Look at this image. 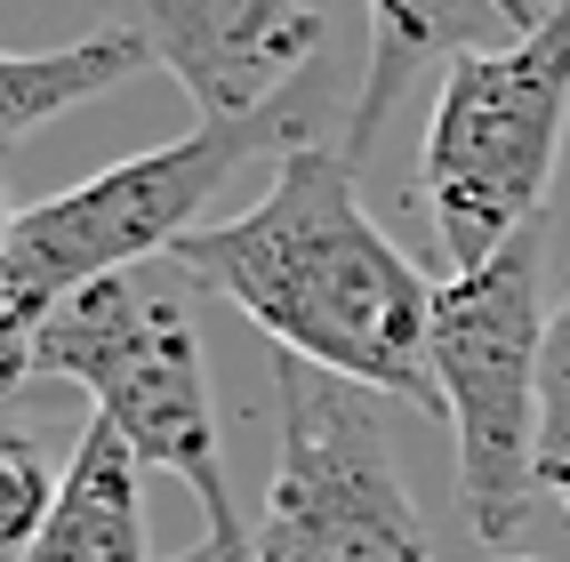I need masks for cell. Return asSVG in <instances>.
Here are the masks:
<instances>
[{"mask_svg": "<svg viewBox=\"0 0 570 562\" xmlns=\"http://www.w3.org/2000/svg\"><path fill=\"white\" fill-rule=\"evenodd\" d=\"M177 266L249 314L282 354L442 418L426 362L434 282L362 209V169L337 145H282L274 185L225 225H194Z\"/></svg>", "mask_w": 570, "mask_h": 562, "instance_id": "obj_1", "label": "cell"}, {"mask_svg": "<svg viewBox=\"0 0 570 562\" xmlns=\"http://www.w3.org/2000/svg\"><path fill=\"white\" fill-rule=\"evenodd\" d=\"M194 274L177 257L105 274L81 297H65L41 329L32 369L81 386L112 434L137 450V466L177 474L194 491L217 546H249V522L225 474L217 442V402H209V362H202V322H194Z\"/></svg>", "mask_w": 570, "mask_h": 562, "instance_id": "obj_2", "label": "cell"}, {"mask_svg": "<svg viewBox=\"0 0 570 562\" xmlns=\"http://www.w3.org/2000/svg\"><path fill=\"white\" fill-rule=\"evenodd\" d=\"M562 129H570V0H554L514 41L442 65L417 177H426L450 274L490 266L514 234L539 225L562 161Z\"/></svg>", "mask_w": 570, "mask_h": 562, "instance_id": "obj_3", "label": "cell"}, {"mask_svg": "<svg viewBox=\"0 0 570 562\" xmlns=\"http://www.w3.org/2000/svg\"><path fill=\"white\" fill-rule=\"evenodd\" d=\"M547 217L490 266L434 282L426 362L459 434V506L482 546L522 539L539 499V354H547Z\"/></svg>", "mask_w": 570, "mask_h": 562, "instance_id": "obj_4", "label": "cell"}, {"mask_svg": "<svg viewBox=\"0 0 570 562\" xmlns=\"http://www.w3.org/2000/svg\"><path fill=\"white\" fill-rule=\"evenodd\" d=\"M274 394H282V450L265 482V514L249 531V562H434L417 522L394 442L377 402L354 378L297 362L274 346ZM490 562H539V554H490Z\"/></svg>", "mask_w": 570, "mask_h": 562, "instance_id": "obj_5", "label": "cell"}, {"mask_svg": "<svg viewBox=\"0 0 570 562\" xmlns=\"http://www.w3.org/2000/svg\"><path fill=\"white\" fill-rule=\"evenodd\" d=\"M257 137H265V121L257 129L194 121L177 145L129 154V161L65 185V194H49V201L17 209L9 257H0V297L24 306L49 329V314L65 306V297H81L89 282L169 257L202 225V209L217 201V185L257 154Z\"/></svg>", "mask_w": 570, "mask_h": 562, "instance_id": "obj_6", "label": "cell"}, {"mask_svg": "<svg viewBox=\"0 0 570 562\" xmlns=\"http://www.w3.org/2000/svg\"><path fill=\"white\" fill-rule=\"evenodd\" d=\"M121 41L145 49L194 97L202 121L257 129L274 121L282 89L322 57V0H105Z\"/></svg>", "mask_w": 570, "mask_h": 562, "instance_id": "obj_7", "label": "cell"}, {"mask_svg": "<svg viewBox=\"0 0 570 562\" xmlns=\"http://www.w3.org/2000/svg\"><path fill=\"white\" fill-rule=\"evenodd\" d=\"M539 17H547L539 0H370V65H362V89L346 105L337 154L362 169L377 154V129L394 121L402 89L426 65H459L474 49H499L514 32H530Z\"/></svg>", "mask_w": 570, "mask_h": 562, "instance_id": "obj_8", "label": "cell"}, {"mask_svg": "<svg viewBox=\"0 0 570 562\" xmlns=\"http://www.w3.org/2000/svg\"><path fill=\"white\" fill-rule=\"evenodd\" d=\"M137 450L112 434L105 418L81 426L65 459V482H57V506L41 522L24 562H154L145 546V499H137Z\"/></svg>", "mask_w": 570, "mask_h": 562, "instance_id": "obj_9", "label": "cell"}, {"mask_svg": "<svg viewBox=\"0 0 570 562\" xmlns=\"http://www.w3.org/2000/svg\"><path fill=\"white\" fill-rule=\"evenodd\" d=\"M145 72V49L121 41V32H89V41H65V49H0V145L32 137L57 112H81L97 97H112L121 81Z\"/></svg>", "mask_w": 570, "mask_h": 562, "instance_id": "obj_10", "label": "cell"}, {"mask_svg": "<svg viewBox=\"0 0 570 562\" xmlns=\"http://www.w3.org/2000/svg\"><path fill=\"white\" fill-rule=\"evenodd\" d=\"M57 482H65V466H49L24 434H0V562L32 554V539H41V522L57 506Z\"/></svg>", "mask_w": 570, "mask_h": 562, "instance_id": "obj_11", "label": "cell"}, {"mask_svg": "<svg viewBox=\"0 0 570 562\" xmlns=\"http://www.w3.org/2000/svg\"><path fill=\"white\" fill-rule=\"evenodd\" d=\"M539 491H570V289L547 314V354H539Z\"/></svg>", "mask_w": 570, "mask_h": 562, "instance_id": "obj_12", "label": "cell"}, {"mask_svg": "<svg viewBox=\"0 0 570 562\" xmlns=\"http://www.w3.org/2000/svg\"><path fill=\"white\" fill-rule=\"evenodd\" d=\"M32 354H41V322L0 297V394H17L24 378H41V369H32Z\"/></svg>", "mask_w": 570, "mask_h": 562, "instance_id": "obj_13", "label": "cell"}, {"mask_svg": "<svg viewBox=\"0 0 570 562\" xmlns=\"http://www.w3.org/2000/svg\"><path fill=\"white\" fill-rule=\"evenodd\" d=\"M9 234H17V201H9V185H0V257H9Z\"/></svg>", "mask_w": 570, "mask_h": 562, "instance_id": "obj_14", "label": "cell"}, {"mask_svg": "<svg viewBox=\"0 0 570 562\" xmlns=\"http://www.w3.org/2000/svg\"><path fill=\"white\" fill-rule=\"evenodd\" d=\"M562 506H570V491H562Z\"/></svg>", "mask_w": 570, "mask_h": 562, "instance_id": "obj_15", "label": "cell"}]
</instances>
